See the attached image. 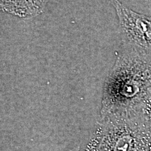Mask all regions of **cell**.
<instances>
[{"mask_svg": "<svg viewBox=\"0 0 151 151\" xmlns=\"http://www.w3.org/2000/svg\"><path fill=\"white\" fill-rule=\"evenodd\" d=\"M151 87V53L121 45L104 83L101 118L132 108Z\"/></svg>", "mask_w": 151, "mask_h": 151, "instance_id": "cell-1", "label": "cell"}, {"mask_svg": "<svg viewBox=\"0 0 151 151\" xmlns=\"http://www.w3.org/2000/svg\"><path fill=\"white\" fill-rule=\"evenodd\" d=\"M88 151H151V128L138 106L101 118Z\"/></svg>", "mask_w": 151, "mask_h": 151, "instance_id": "cell-2", "label": "cell"}, {"mask_svg": "<svg viewBox=\"0 0 151 151\" xmlns=\"http://www.w3.org/2000/svg\"><path fill=\"white\" fill-rule=\"evenodd\" d=\"M118 19L122 45L151 53V17L139 14L119 0H109Z\"/></svg>", "mask_w": 151, "mask_h": 151, "instance_id": "cell-3", "label": "cell"}, {"mask_svg": "<svg viewBox=\"0 0 151 151\" xmlns=\"http://www.w3.org/2000/svg\"><path fill=\"white\" fill-rule=\"evenodd\" d=\"M48 0H0L1 10L22 19H30L42 14Z\"/></svg>", "mask_w": 151, "mask_h": 151, "instance_id": "cell-4", "label": "cell"}, {"mask_svg": "<svg viewBox=\"0 0 151 151\" xmlns=\"http://www.w3.org/2000/svg\"><path fill=\"white\" fill-rule=\"evenodd\" d=\"M73 151V150H69V151Z\"/></svg>", "mask_w": 151, "mask_h": 151, "instance_id": "cell-5", "label": "cell"}]
</instances>
